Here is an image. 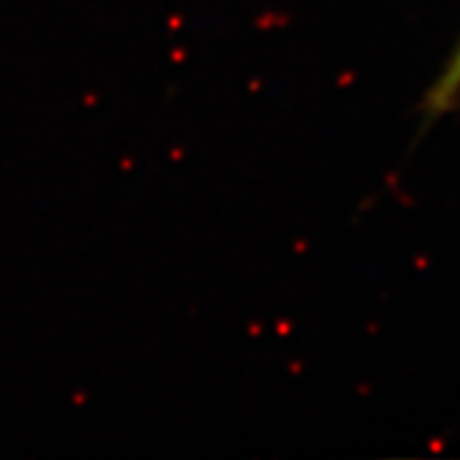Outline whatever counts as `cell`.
<instances>
[{
    "label": "cell",
    "instance_id": "1",
    "mask_svg": "<svg viewBox=\"0 0 460 460\" xmlns=\"http://www.w3.org/2000/svg\"><path fill=\"white\" fill-rule=\"evenodd\" d=\"M460 100V41L456 44L453 54L447 57V62L440 69L438 80L432 83L428 93V113L429 115H443L447 111L456 108V102Z\"/></svg>",
    "mask_w": 460,
    "mask_h": 460
}]
</instances>
